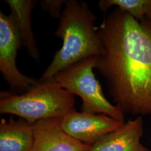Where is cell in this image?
<instances>
[{"mask_svg":"<svg viewBox=\"0 0 151 151\" xmlns=\"http://www.w3.org/2000/svg\"><path fill=\"white\" fill-rule=\"evenodd\" d=\"M101 50L95 68L124 113L151 116V19L116 7L97 26Z\"/></svg>","mask_w":151,"mask_h":151,"instance_id":"6da1fadb","label":"cell"},{"mask_svg":"<svg viewBox=\"0 0 151 151\" xmlns=\"http://www.w3.org/2000/svg\"><path fill=\"white\" fill-rule=\"evenodd\" d=\"M65 5L54 33L63 40V44L40 81L52 80L57 73L71 65L98 56L100 53V41L95 25L96 17L88 5L77 0L65 1Z\"/></svg>","mask_w":151,"mask_h":151,"instance_id":"7a4b0ae2","label":"cell"},{"mask_svg":"<svg viewBox=\"0 0 151 151\" xmlns=\"http://www.w3.org/2000/svg\"><path fill=\"white\" fill-rule=\"evenodd\" d=\"M75 110V97L54 78L41 81L25 93L1 92L0 113L16 115L30 124L44 119L62 118Z\"/></svg>","mask_w":151,"mask_h":151,"instance_id":"3957f363","label":"cell"},{"mask_svg":"<svg viewBox=\"0 0 151 151\" xmlns=\"http://www.w3.org/2000/svg\"><path fill=\"white\" fill-rule=\"evenodd\" d=\"M96 58L89 57L71 65L57 73L54 79L62 88L81 98L82 112L104 114L125 123L124 112L106 99L95 77L93 69Z\"/></svg>","mask_w":151,"mask_h":151,"instance_id":"277c9868","label":"cell"},{"mask_svg":"<svg viewBox=\"0 0 151 151\" xmlns=\"http://www.w3.org/2000/svg\"><path fill=\"white\" fill-rule=\"evenodd\" d=\"M22 45V38L11 16L0 12V70L11 88L30 91L39 80L23 75L17 67L16 57Z\"/></svg>","mask_w":151,"mask_h":151,"instance_id":"5b68a950","label":"cell"},{"mask_svg":"<svg viewBox=\"0 0 151 151\" xmlns=\"http://www.w3.org/2000/svg\"><path fill=\"white\" fill-rule=\"evenodd\" d=\"M124 123L104 114L78 112L75 110L61 119V127L67 134L90 146Z\"/></svg>","mask_w":151,"mask_h":151,"instance_id":"8992f818","label":"cell"},{"mask_svg":"<svg viewBox=\"0 0 151 151\" xmlns=\"http://www.w3.org/2000/svg\"><path fill=\"white\" fill-rule=\"evenodd\" d=\"M62 118L44 119L32 124L30 151H87L91 146L67 134L61 127Z\"/></svg>","mask_w":151,"mask_h":151,"instance_id":"52a82bcc","label":"cell"},{"mask_svg":"<svg viewBox=\"0 0 151 151\" xmlns=\"http://www.w3.org/2000/svg\"><path fill=\"white\" fill-rule=\"evenodd\" d=\"M143 130L142 117L137 116L104 136L87 151H150L141 142Z\"/></svg>","mask_w":151,"mask_h":151,"instance_id":"ba28073f","label":"cell"},{"mask_svg":"<svg viewBox=\"0 0 151 151\" xmlns=\"http://www.w3.org/2000/svg\"><path fill=\"white\" fill-rule=\"evenodd\" d=\"M33 142V127L24 119L0 123V151H30Z\"/></svg>","mask_w":151,"mask_h":151,"instance_id":"9c48e42d","label":"cell"},{"mask_svg":"<svg viewBox=\"0 0 151 151\" xmlns=\"http://www.w3.org/2000/svg\"><path fill=\"white\" fill-rule=\"evenodd\" d=\"M11 10L16 27L22 38V45L26 48L34 60H39V53L32 32L31 14L37 3L34 0H6Z\"/></svg>","mask_w":151,"mask_h":151,"instance_id":"30bf717a","label":"cell"},{"mask_svg":"<svg viewBox=\"0 0 151 151\" xmlns=\"http://www.w3.org/2000/svg\"><path fill=\"white\" fill-rule=\"evenodd\" d=\"M98 5L103 12L113 6H116L138 21L145 17L151 19V0H101Z\"/></svg>","mask_w":151,"mask_h":151,"instance_id":"8fae6325","label":"cell"},{"mask_svg":"<svg viewBox=\"0 0 151 151\" xmlns=\"http://www.w3.org/2000/svg\"><path fill=\"white\" fill-rule=\"evenodd\" d=\"M64 0H43L40 2V6L44 10L55 18H59L61 16V9L65 4Z\"/></svg>","mask_w":151,"mask_h":151,"instance_id":"7c38bea8","label":"cell"}]
</instances>
